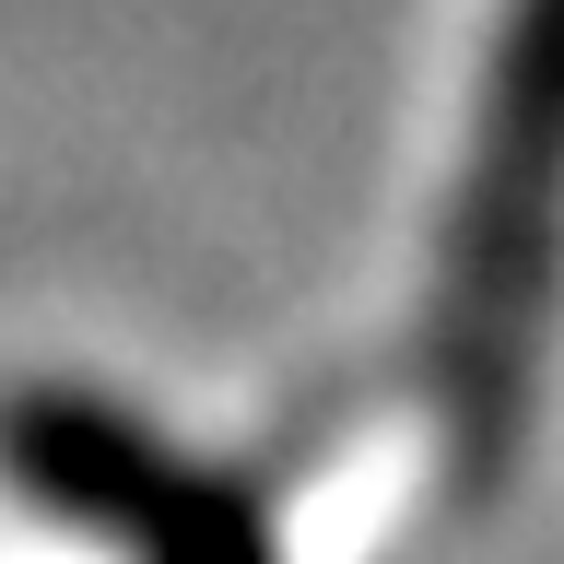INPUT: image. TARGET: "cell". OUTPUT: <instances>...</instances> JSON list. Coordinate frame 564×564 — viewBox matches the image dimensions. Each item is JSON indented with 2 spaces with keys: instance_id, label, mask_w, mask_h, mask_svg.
Listing matches in <instances>:
<instances>
[{
  "instance_id": "6da1fadb",
  "label": "cell",
  "mask_w": 564,
  "mask_h": 564,
  "mask_svg": "<svg viewBox=\"0 0 564 564\" xmlns=\"http://www.w3.org/2000/svg\"><path fill=\"white\" fill-rule=\"evenodd\" d=\"M553 271H564V0H506L470 165L447 200V271H435V400L470 470H494L529 412Z\"/></svg>"
},
{
  "instance_id": "7a4b0ae2",
  "label": "cell",
  "mask_w": 564,
  "mask_h": 564,
  "mask_svg": "<svg viewBox=\"0 0 564 564\" xmlns=\"http://www.w3.org/2000/svg\"><path fill=\"white\" fill-rule=\"evenodd\" d=\"M0 494H24L35 518L83 529L130 564H282L271 506L247 482L188 458L153 412L70 377L0 388Z\"/></svg>"
}]
</instances>
